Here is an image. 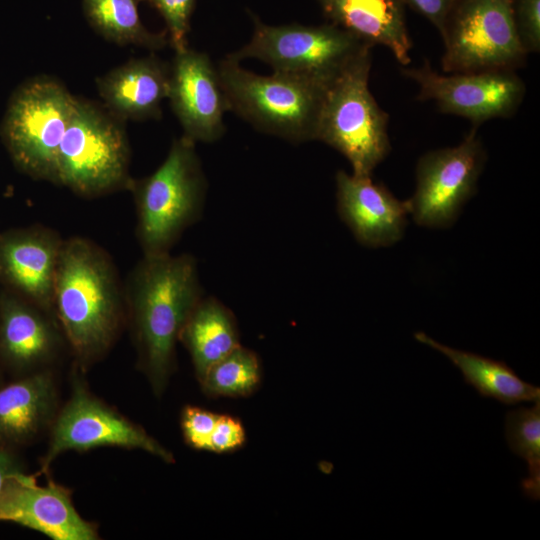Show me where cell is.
Wrapping results in <instances>:
<instances>
[{"label":"cell","mask_w":540,"mask_h":540,"mask_svg":"<svg viewBox=\"0 0 540 540\" xmlns=\"http://www.w3.org/2000/svg\"><path fill=\"white\" fill-rule=\"evenodd\" d=\"M146 1L162 15L175 52L188 48L187 36L196 0H140Z\"/></svg>","instance_id":"obj_26"},{"label":"cell","mask_w":540,"mask_h":540,"mask_svg":"<svg viewBox=\"0 0 540 540\" xmlns=\"http://www.w3.org/2000/svg\"><path fill=\"white\" fill-rule=\"evenodd\" d=\"M455 0H403L415 12L425 17L439 33Z\"/></svg>","instance_id":"obj_30"},{"label":"cell","mask_w":540,"mask_h":540,"mask_svg":"<svg viewBox=\"0 0 540 540\" xmlns=\"http://www.w3.org/2000/svg\"><path fill=\"white\" fill-rule=\"evenodd\" d=\"M217 70L229 110L257 129L293 143L316 140L328 86L278 72L258 75L228 55Z\"/></svg>","instance_id":"obj_4"},{"label":"cell","mask_w":540,"mask_h":540,"mask_svg":"<svg viewBox=\"0 0 540 540\" xmlns=\"http://www.w3.org/2000/svg\"><path fill=\"white\" fill-rule=\"evenodd\" d=\"M414 337L448 357L462 372L465 383L482 397L494 398L506 405L540 399V388L522 380L504 361L446 346L424 332H416Z\"/></svg>","instance_id":"obj_22"},{"label":"cell","mask_w":540,"mask_h":540,"mask_svg":"<svg viewBox=\"0 0 540 540\" xmlns=\"http://www.w3.org/2000/svg\"><path fill=\"white\" fill-rule=\"evenodd\" d=\"M329 23L372 47H387L397 61L411 62L403 0H317Z\"/></svg>","instance_id":"obj_18"},{"label":"cell","mask_w":540,"mask_h":540,"mask_svg":"<svg viewBox=\"0 0 540 540\" xmlns=\"http://www.w3.org/2000/svg\"><path fill=\"white\" fill-rule=\"evenodd\" d=\"M0 521L17 523L53 540H95V526L75 509L67 488L49 481L41 486L19 474L0 497Z\"/></svg>","instance_id":"obj_14"},{"label":"cell","mask_w":540,"mask_h":540,"mask_svg":"<svg viewBox=\"0 0 540 540\" xmlns=\"http://www.w3.org/2000/svg\"><path fill=\"white\" fill-rule=\"evenodd\" d=\"M21 473L19 463L13 455L0 447V497L8 485Z\"/></svg>","instance_id":"obj_31"},{"label":"cell","mask_w":540,"mask_h":540,"mask_svg":"<svg viewBox=\"0 0 540 540\" xmlns=\"http://www.w3.org/2000/svg\"><path fill=\"white\" fill-rule=\"evenodd\" d=\"M195 143L185 135L175 139L151 175L133 179L129 190L135 200L136 234L143 255L169 253L203 213L207 182Z\"/></svg>","instance_id":"obj_3"},{"label":"cell","mask_w":540,"mask_h":540,"mask_svg":"<svg viewBox=\"0 0 540 540\" xmlns=\"http://www.w3.org/2000/svg\"><path fill=\"white\" fill-rule=\"evenodd\" d=\"M253 22L250 41L229 57L239 62L255 58L270 65L273 72L326 87L372 48L331 23L272 26L255 16Z\"/></svg>","instance_id":"obj_7"},{"label":"cell","mask_w":540,"mask_h":540,"mask_svg":"<svg viewBox=\"0 0 540 540\" xmlns=\"http://www.w3.org/2000/svg\"><path fill=\"white\" fill-rule=\"evenodd\" d=\"M83 8L90 25L107 40L150 50L167 43V33H153L142 24L135 0H83Z\"/></svg>","instance_id":"obj_23"},{"label":"cell","mask_w":540,"mask_h":540,"mask_svg":"<svg viewBox=\"0 0 540 540\" xmlns=\"http://www.w3.org/2000/svg\"><path fill=\"white\" fill-rule=\"evenodd\" d=\"M76 97L50 77L22 84L8 104L2 139L14 163L34 179L58 184V152Z\"/></svg>","instance_id":"obj_8"},{"label":"cell","mask_w":540,"mask_h":540,"mask_svg":"<svg viewBox=\"0 0 540 540\" xmlns=\"http://www.w3.org/2000/svg\"><path fill=\"white\" fill-rule=\"evenodd\" d=\"M370 69L371 51L326 88L316 133V140L345 156L358 176H371L390 151L389 116L370 92Z\"/></svg>","instance_id":"obj_6"},{"label":"cell","mask_w":540,"mask_h":540,"mask_svg":"<svg viewBox=\"0 0 540 540\" xmlns=\"http://www.w3.org/2000/svg\"><path fill=\"white\" fill-rule=\"evenodd\" d=\"M179 341L191 356L199 382L215 363L240 346L235 315L215 297H202L184 323Z\"/></svg>","instance_id":"obj_21"},{"label":"cell","mask_w":540,"mask_h":540,"mask_svg":"<svg viewBox=\"0 0 540 540\" xmlns=\"http://www.w3.org/2000/svg\"><path fill=\"white\" fill-rule=\"evenodd\" d=\"M219 414L202 407L188 405L181 412V430L187 445L209 451V442Z\"/></svg>","instance_id":"obj_27"},{"label":"cell","mask_w":540,"mask_h":540,"mask_svg":"<svg viewBox=\"0 0 540 540\" xmlns=\"http://www.w3.org/2000/svg\"><path fill=\"white\" fill-rule=\"evenodd\" d=\"M130 148L123 120L76 99L58 152V184L83 197L130 189Z\"/></svg>","instance_id":"obj_5"},{"label":"cell","mask_w":540,"mask_h":540,"mask_svg":"<svg viewBox=\"0 0 540 540\" xmlns=\"http://www.w3.org/2000/svg\"><path fill=\"white\" fill-rule=\"evenodd\" d=\"M514 20L526 53L540 50V0H513Z\"/></svg>","instance_id":"obj_28"},{"label":"cell","mask_w":540,"mask_h":540,"mask_svg":"<svg viewBox=\"0 0 540 540\" xmlns=\"http://www.w3.org/2000/svg\"><path fill=\"white\" fill-rule=\"evenodd\" d=\"M46 313L25 298L1 297L0 354L11 366L19 369L34 367L54 354L58 333Z\"/></svg>","instance_id":"obj_19"},{"label":"cell","mask_w":540,"mask_h":540,"mask_svg":"<svg viewBox=\"0 0 540 540\" xmlns=\"http://www.w3.org/2000/svg\"><path fill=\"white\" fill-rule=\"evenodd\" d=\"M169 66L155 55L131 59L96 80L106 109L124 120L161 117V103L168 98Z\"/></svg>","instance_id":"obj_17"},{"label":"cell","mask_w":540,"mask_h":540,"mask_svg":"<svg viewBox=\"0 0 540 540\" xmlns=\"http://www.w3.org/2000/svg\"><path fill=\"white\" fill-rule=\"evenodd\" d=\"M261 377L258 355L240 345L211 366L200 384L210 397H247L258 389Z\"/></svg>","instance_id":"obj_25"},{"label":"cell","mask_w":540,"mask_h":540,"mask_svg":"<svg viewBox=\"0 0 540 540\" xmlns=\"http://www.w3.org/2000/svg\"><path fill=\"white\" fill-rule=\"evenodd\" d=\"M124 308L123 288L109 255L86 238L64 240L53 285V311L78 360L92 361L111 346Z\"/></svg>","instance_id":"obj_2"},{"label":"cell","mask_w":540,"mask_h":540,"mask_svg":"<svg viewBox=\"0 0 540 540\" xmlns=\"http://www.w3.org/2000/svg\"><path fill=\"white\" fill-rule=\"evenodd\" d=\"M246 431L242 422L231 415L219 414L212 432L209 451L229 453L244 446Z\"/></svg>","instance_id":"obj_29"},{"label":"cell","mask_w":540,"mask_h":540,"mask_svg":"<svg viewBox=\"0 0 540 540\" xmlns=\"http://www.w3.org/2000/svg\"><path fill=\"white\" fill-rule=\"evenodd\" d=\"M123 292L139 363L159 395L175 367L180 331L203 297L196 259L170 252L143 255Z\"/></svg>","instance_id":"obj_1"},{"label":"cell","mask_w":540,"mask_h":540,"mask_svg":"<svg viewBox=\"0 0 540 540\" xmlns=\"http://www.w3.org/2000/svg\"><path fill=\"white\" fill-rule=\"evenodd\" d=\"M337 211L359 243L386 247L401 239L408 200H398L371 176H358L340 170L336 174Z\"/></svg>","instance_id":"obj_15"},{"label":"cell","mask_w":540,"mask_h":540,"mask_svg":"<svg viewBox=\"0 0 540 540\" xmlns=\"http://www.w3.org/2000/svg\"><path fill=\"white\" fill-rule=\"evenodd\" d=\"M63 239L45 227L0 235V277L25 299L53 311V285Z\"/></svg>","instance_id":"obj_16"},{"label":"cell","mask_w":540,"mask_h":540,"mask_svg":"<svg viewBox=\"0 0 540 540\" xmlns=\"http://www.w3.org/2000/svg\"><path fill=\"white\" fill-rule=\"evenodd\" d=\"M114 446L139 449L167 463L173 454L133 423L93 396L82 384L75 382L70 399L54 423L47 452L41 462L45 472L60 454Z\"/></svg>","instance_id":"obj_11"},{"label":"cell","mask_w":540,"mask_h":540,"mask_svg":"<svg viewBox=\"0 0 540 540\" xmlns=\"http://www.w3.org/2000/svg\"><path fill=\"white\" fill-rule=\"evenodd\" d=\"M505 437L510 450L527 463L528 476L521 482L524 495L540 499V399L531 407L507 411Z\"/></svg>","instance_id":"obj_24"},{"label":"cell","mask_w":540,"mask_h":540,"mask_svg":"<svg viewBox=\"0 0 540 540\" xmlns=\"http://www.w3.org/2000/svg\"><path fill=\"white\" fill-rule=\"evenodd\" d=\"M440 35L445 73L514 71L527 56L517 33L513 0H455Z\"/></svg>","instance_id":"obj_9"},{"label":"cell","mask_w":540,"mask_h":540,"mask_svg":"<svg viewBox=\"0 0 540 540\" xmlns=\"http://www.w3.org/2000/svg\"><path fill=\"white\" fill-rule=\"evenodd\" d=\"M169 68L168 99L183 135L194 142L217 141L229 110L217 68L207 54L189 48L175 52Z\"/></svg>","instance_id":"obj_13"},{"label":"cell","mask_w":540,"mask_h":540,"mask_svg":"<svg viewBox=\"0 0 540 540\" xmlns=\"http://www.w3.org/2000/svg\"><path fill=\"white\" fill-rule=\"evenodd\" d=\"M403 74L419 86L418 99L431 100L443 113L469 119L475 126L494 118L512 116L526 87L513 70L439 74L428 62L404 68Z\"/></svg>","instance_id":"obj_12"},{"label":"cell","mask_w":540,"mask_h":540,"mask_svg":"<svg viewBox=\"0 0 540 540\" xmlns=\"http://www.w3.org/2000/svg\"><path fill=\"white\" fill-rule=\"evenodd\" d=\"M477 126L455 147L430 151L416 168V190L408 200L414 221L426 227H448L475 193L485 162Z\"/></svg>","instance_id":"obj_10"},{"label":"cell","mask_w":540,"mask_h":540,"mask_svg":"<svg viewBox=\"0 0 540 540\" xmlns=\"http://www.w3.org/2000/svg\"><path fill=\"white\" fill-rule=\"evenodd\" d=\"M56 390L41 371L0 388V442L21 444L35 437L52 416Z\"/></svg>","instance_id":"obj_20"}]
</instances>
